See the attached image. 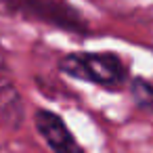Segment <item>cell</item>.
Listing matches in <instances>:
<instances>
[{
	"mask_svg": "<svg viewBox=\"0 0 153 153\" xmlns=\"http://www.w3.org/2000/svg\"><path fill=\"white\" fill-rule=\"evenodd\" d=\"M34 122H36V130L42 134V138L55 153H84L76 136L69 132V128L57 113L48 109H38Z\"/></svg>",
	"mask_w": 153,
	"mask_h": 153,
	"instance_id": "cell-3",
	"label": "cell"
},
{
	"mask_svg": "<svg viewBox=\"0 0 153 153\" xmlns=\"http://www.w3.org/2000/svg\"><path fill=\"white\" fill-rule=\"evenodd\" d=\"M130 97H132V101H134V105L138 109L153 111V86L147 80H143V78L132 80V84H130Z\"/></svg>",
	"mask_w": 153,
	"mask_h": 153,
	"instance_id": "cell-4",
	"label": "cell"
},
{
	"mask_svg": "<svg viewBox=\"0 0 153 153\" xmlns=\"http://www.w3.org/2000/svg\"><path fill=\"white\" fill-rule=\"evenodd\" d=\"M7 9L19 13L27 19L55 25L67 32L84 34L88 30L86 19L80 15L76 7H71L67 0H4Z\"/></svg>",
	"mask_w": 153,
	"mask_h": 153,
	"instance_id": "cell-2",
	"label": "cell"
},
{
	"mask_svg": "<svg viewBox=\"0 0 153 153\" xmlns=\"http://www.w3.org/2000/svg\"><path fill=\"white\" fill-rule=\"evenodd\" d=\"M4 78V57H2V51H0V80Z\"/></svg>",
	"mask_w": 153,
	"mask_h": 153,
	"instance_id": "cell-5",
	"label": "cell"
},
{
	"mask_svg": "<svg viewBox=\"0 0 153 153\" xmlns=\"http://www.w3.org/2000/svg\"><path fill=\"white\" fill-rule=\"evenodd\" d=\"M59 69L105 88H115L126 80V65L113 53H71L59 61Z\"/></svg>",
	"mask_w": 153,
	"mask_h": 153,
	"instance_id": "cell-1",
	"label": "cell"
}]
</instances>
